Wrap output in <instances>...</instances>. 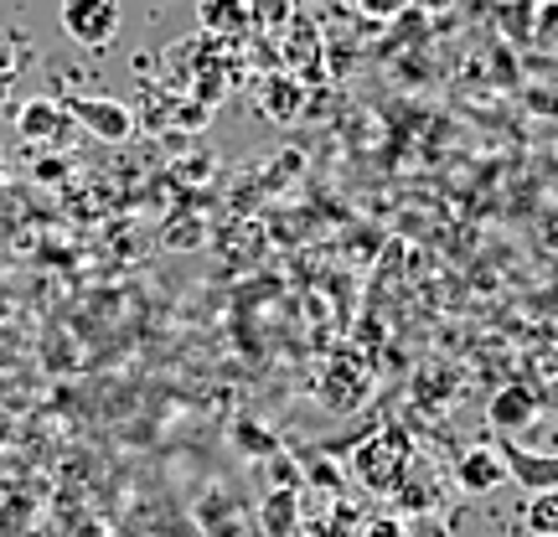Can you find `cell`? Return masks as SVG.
<instances>
[{"label":"cell","instance_id":"cell-5","mask_svg":"<svg viewBox=\"0 0 558 537\" xmlns=\"http://www.w3.org/2000/svg\"><path fill=\"white\" fill-rule=\"evenodd\" d=\"M507 460H501L497 444H476V450H465L456 460V486L460 491H471V497H492L497 486H507Z\"/></svg>","mask_w":558,"mask_h":537},{"label":"cell","instance_id":"cell-3","mask_svg":"<svg viewBox=\"0 0 558 537\" xmlns=\"http://www.w3.org/2000/svg\"><path fill=\"white\" fill-rule=\"evenodd\" d=\"M62 32L83 47H109L120 32V5L114 0H73V5H62Z\"/></svg>","mask_w":558,"mask_h":537},{"label":"cell","instance_id":"cell-6","mask_svg":"<svg viewBox=\"0 0 558 537\" xmlns=\"http://www.w3.org/2000/svg\"><path fill=\"white\" fill-rule=\"evenodd\" d=\"M501 460H507V476L522 480L533 497L543 491H558V450L554 455H543V450H518V444H497Z\"/></svg>","mask_w":558,"mask_h":537},{"label":"cell","instance_id":"cell-1","mask_svg":"<svg viewBox=\"0 0 558 537\" xmlns=\"http://www.w3.org/2000/svg\"><path fill=\"white\" fill-rule=\"evenodd\" d=\"M352 480H357L362 491H373V497H393L403 491V480L414 476V439L403 435L399 424H383L378 435H367L352 450Z\"/></svg>","mask_w":558,"mask_h":537},{"label":"cell","instance_id":"cell-14","mask_svg":"<svg viewBox=\"0 0 558 537\" xmlns=\"http://www.w3.org/2000/svg\"><path fill=\"white\" fill-rule=\"evenodd\" d=\"M357 537H414V533H409V522H399V517H373V522H362Z\"/></svg>","mask_w":558,"mask_h":537},{"label":"cell","instance_id":"cell-15","mask_svg":"<svg viewBox=\"0 0 558 537\" xmlns=\"http://www.w3.org/2000/svg\"><path fill=\"white\" fill-rule=\"evenodd\" d=\"M357 16H367V21H388V16H399V5H388V0H367V5H357Z\"/></svg>","mask_w":558,"mask_h":537},{"label":"cell","instance_id":"cell-12","mask_svg":"<svg viewBox=\"0 0 558 537\" xmlns=\"http://www.w3.org/2000/svg\"><path fill=\"white\" fill-rule=\"evenodd\" d=\"M527 533L533 537H558V491L527 501Z\"/></svg>","mask_w":558,"mask_h":537},{"label":"cell","instance_id":"cell-8","mask_svg":"<svg viewBox=\"0 0 558 537\" xmlns=\"http://www.w3.org/2000/svg\"><path fill=\"white\" fill-rule=\"evenodd\" d=\"M16 130L21 139H37V145H52V139H62V130H68V109L52 99H32L16 109Z\"/></svg>","mask_w":558,"mask_h":537},{"label":"cell","instance_id":"cell-11","mask_svg":"<svg viewBox=\"0 0 558 537\" xmlns=\"http://www.w3.org/2000/svg\"><path fill=\"white\" fill-rule=\"evenodd\" d=\"M197 21L207 32H243V26H254V11L248 5H202Z\"/></svg>","mask_w":558,"mask_h":537},{"label":"cell","instance_id":"cell-10","mask_svg":"<svg viewBox=\"0 0 558 537\" xmlns=\"http://www.w3.org/2000/svg\"><path fill=\"white\" fill-rule=\"evenodd\" d=\"M357 533H362L357 512H352V501H341V497H331L326 517L305 522V537H357Z\"/></svg>","mask_w":558,"mask_h":537},{"label":"cell","instance_id":"cell-4","mask_svg":"<svg viewBox=\"0 0 558 537\" xmlns=\"http://www.w3.org/2000/svg\"><path fill=\"white\" fill-rule=\"evenodd\" d=\"M62 109H68V120H78L94 139L120 145V139L135 135V114H130L124 103H114V99H88V94H78V99H68Z\"/></svg>","mask_w":558,"mask_h":537},{"label":"cell","instance_id":"cell-2","mask_svg":"<svg viewBox=\"0 0 558 537\" xmlns=\"http://www.w3.org/2000/svg\"><path fill=\"white\" fill-rule=\"evenodd\" d=\"M367 388H373V373H367V362L357 352H347L341 346L337 357H331V373H320V408H331V414H352L362 399H367Z\"/></svg>","mask_w":558,"mask_h":537},{"label":"cell","instance_id":"cell-13","mask_svg":"<svg viewBox=\"0 0 558 537\" xmlns=\"http://www.w3.org/2000/svg\"><path fill=\"white\" fill-rule=\"evenodd\" d=\"M316 26H311V16H295V37H290V62H295V68H305V73H311V68H316Z\"/></svg>","mask_w":558,"mask_h":537},{"label":"cell","instance_id":"cell-7","mask_svg":"<svg viewBox=\"0 0 558 537\" xmlns=\"http://www.w3.org/2000/svg\"><path fill=\"white\" fill-rule=\"evenodd\" d=\"M259 109L275 124H295L305 109V83L295 73H264L259 78Z\"/></svg>","mask_w":558,"mask_h":537},{"label":"cell","instance_id":"cell-9","mask_svg":"<svg viewBox=\"0 0 558 537\" xmlns=\"http://www.w3.org/2000/svg\"><path fill=\"white\" fill-rule=\"evenodd\" d=\"M533 414H538V393L527 382H512V388H501L497 399H492V424L497 429H522Z\"/></svg>","mask_w":558,"mask_h":537},{"label":"cell","instance_id":"cell-16","mask_svg":"<svg viewBox=\"0 0 558 537\" xmlns=\"http://www.w3.org/2000/svg\"><path fill=\"white\" fill-rule=\"evenodd\" d=\"M311 476L326 480V486H337V471H331V465H320V460H311Z\"/></svg>","mask_w":558,"mask_h":537}]
</instances>
